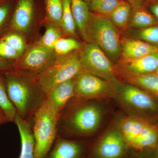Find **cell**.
<instances>
[{
    "label": "cell",
    "instance_id": "6da1fadb",
    "mask_svg": "<svg viewBox=\"0 0 158 158\" xmlns=\"http://www.w3.org/2000/svg\"><path fill=\"white\" fill-rule=\"evenodd\" d=\"M105 112L94 100L69 101L59 115L57 136L70 139H87L98 131Z\"/></svg>",
    "mask_w": 158,
    "mask_h": 158
},
{
    "label": "cell",
    "instance_id": "7a4b0ae2",
    "mask_svg": "<svg viewBox=\"0 0 158 158\" xmlns=\"http://www.w3.org/2000/svg\"><path fill=\"white\" fill-rule=\"evenodd\" d=\"M4 77L8 96L18 114L24 120L33 119L46 98L36 75L20 71L7 73Z\"/></svg>",
    "mask_w": 158,
    "mask_h": 158
},
{
    "label": "cell",
    "instance_id": "3957f363",
    "mask_svg": "<svg viewBox=\"0 0 158 158\" xmlns=\"http://www.w3.org/2000/svg\"><path fill=\"white\" fill-rule=\"evenodd\" d=\"M59 116L46 98L33 118L34 158H44L56 138Z\"/></svg>",
    "mask_w": 158,
    "mask_h": 158
},
{
    "label": "cell",
    "instance_id": "277c9868",
    "mask_svg": "<svg viewBox=\"0 0 158 158\" xmlns=\"http://www.w3.org/2000/svg\"><path fill=\"white\" fill-rule=\"evenodd\" d=\"M87 36L88 42L96 44L112 58L121 54L119 32L109 17L90 12Z\"/></svg>",
    "mask_w": 158,
    "mask_h": 158
},
{
    "label": "cell",
    "instance_id": "5b68a950",
    "mask_svg": "<svg viewBox=\"0 0 158 158\" xmlns=\"http://www.w3.org/2000/svg\"><path fill=\"white\" fill-rule=\"evenodd\" d=\"M81 71L79 53L76 51L60 56L47 68L35 75L47 95L57 85L73 79Z\"/></svg>",
    "mask_w": 158,
    "mask_h": 158
},
{
    "label": "cell",
    "instance_id": "8992f818",
    "mask_svg": "<svg viewBox=\"0 0 158 158\" xmlns=\"http://www.w3.org/2000/svg\"><path fill=\"white\" fill-rule=\"evenodd\" d=\"M74 98L81 100L115 98L117 81H112L81 71L73 78Z\"/></svg>",
    "mask_w": 158,
    "mask_h": 158
},
{
    "label": "cell",
    "instance_id": "52a82bcc",
    "mask_svg": "<svg viewBox=\"0 0 158 158\" xmlns=\"http://www.w3.org/2000/svg\"><path fill=\"white\" fill-rule=\"evenodd\" d=\"M79 59L81 71L108 81H117L112 62L96 44L88 42L82 47Z\"/></svg>",
    "mask_w": 158,
    "mask_h": 158
},
{
    "label": "cell",
    "instance_id": "ba28073f",
    "mask_svg": "<svg viewBox=\"0 0 158 158\" xmlns=\"http://www.w3.org/2000/svg\"><path fill=\"white\" fill-rule=\"evenodd\" d=\"M131 151L118 127L110 128L91 142L86 158H130Z\"/></svg>",
    "mask_w": 158,
    "mask_h": 158
},
{
    "label": "cell",
    "instance_id": "9c48e42d",
    "mask_svg": "<svg viewBox=\"0 0 158 158\" xmlns=\"http://www.w3.org/2000/svg\"><path fill=\"white\" fill-rule=\"evenodd\" d=\"M115 99L131 116L138 118L140 113L154 111L158 107L155 101L147 92L130 84L118 83Z\"/></svg>",
    "mask_w": 158,
    "mask_h": 158
},
{
    "label": "cell",
    "instance_id": "30bf717a",
    "mask_svg": "<svg viewBox=\"0 0 158 158\" xmlns=\"http://www.w3.org/2000/svg\"><path fill=\"white\" fill-rule=\"evenodd\" d=\"M91 142L88 139H70L57 136L44 158H86Z\"/></svg>",
    "mask_w": 158,
    "mask_h": 158
},
{
    "label": "cell",
    "instance_id": "8fae6325",
    "mask_svg": "<svg viewBox=\"0 0 158 158\" xmlns=\"http://www.w3.org/2000/svg\"><path fill=\"white\" fill-rule=\"evenodd\" d=\"M55 53L53 49L40 44L31 48L26 54L19 63V68L21 71L37 74L53 62Z\"/></svg>",
    "mask_w": 158,
    "mask_h": 158
},
{
    "label": "cell",
    "instance_id": "7c38bea8",
    "mask_svg": "<svg viewBox=\"0 0 158 158\" xmlns=\"http://www.w3.org/2000/svg\"><path fill=\"white\" fill-rule=\"evenodd\" d=\"M36 13L35 0H16L11 21L13 27L22 33H28Z\"/></svg>",
    "mask_w": 158,
    "mask_h": 158
},
{
    "label": "cell",
    "instance_id": "4fadbf2b",
    "mask_svg": "<svg viewBox=\"0 0 158 158\" xmlns=\"http://www.w3.org/2000/svg\"><path fill=\"white\" fill-rule=\"evenodd\" d=\"M74 95V84L73 79L57 85L47 94L46 98L59 116Z\"/></svg>",
    "mask_w": 158,
    "mask_h": 158
},
{
    "label": "cell",
    "instance_id": "5bb4252c",
    "mask_svg": "<svg viewBox=\"0 0 158 158\" xmlns=\"http://www.w3.org/2000/svg\"><path fill=\"white\" fill-rule=\"evenodd\" d=\"M14 122L18 128L21 142L19 158H34L35 141L33 133V119L24 120L17 113Z\"/></svg>",
    "mask_w": 158,
    "mask_h": 158
},
{
    "label": "cell",
    "instance_id": "9a60e30c",
    "mask_svg": "<svg viewBox=\"0 0 158 158\" xmlns=\"http://www.w3.org/2000/svg\"><path fill=\"white\" fill-rule=\"evenodd\" d=\"M121 43L122 61L139 59L158 52V47L141 40L125 39Z\"/></svg>",
    "mask_w": 158,
    "mask_h": 158
},
{
    "label": "cell",
    "instance_id": "2e32d148",
    "mask_svg": "<svg viewBox=\"0 0 158 158\" xmlns=\"http://www.w3.org/2000/svg\"><path fill=\"white\" fill-rule=\"evenodd\" d=\"M121 64L123 71L129 73L138 75L152 73L158 67V52L139 59L122 61Z\"/></svg>",
    "mask_w": 158,
    "mask_h": 158
},
{
    "label": "cell",
    "instance_id": "e0dca14e",
    "mask_svg": "<svg viewBox=\"0 0 158 158\" xmlns=\"http://www.w3.org/2000/svg\"><path fill=\"white\" fill-rule=\"evenodd\" d=\"M147 124L142 118L132 116L122 119L119 124V129L129 147Z\"/></svg>",
    "mask_w": 158,
    "mask_h": 158
},
{
    "label": "cell",
    "instance_id": "ac0fdd59",
    "mask_svg": "<svg viewBox=\"0 0 158 158\" xmlns=\"http://www.w3.org/2000/svg\"><path fill=\"white\" fill-rule=\"evenodd\" d=\"M71 8L76 24L82 37L87 40V31L90 11L84 0H70Z\"/></svg>",
    "mask_w": 158,
    "mask_h": 158
},
{
    "label": "cell",
    "instance_id": "d6986e66",
    "mask_svg": "<svg viewBox=\"0 0 158 158\" xmlns=\"http://www.w3.org/2000/svg\"><path fill=\"white\" fill-rule=\"evenodd\" d=\"M122 74L128 84L143 88L158 96V76L156 74L138 75L124 71Z\"/></svg>",
    "mask_w": 158,
    "mask_h": 158
},
{
    "label": "cell",
    "instance_id": "ffe728a7",
    "mask_svg": "<svg viewBox=\"0 0 158 158\" xmlns=\"http://www.w3.org/2000/svg\"><path fill=\"white\" fill-rule=\"evenodd\" d=\"M158 140L157 131L153 127L147 123L140 135L131 144L130 148L134 150L144 151L154 147Z\"/></svg>",
    "mask_w": 158,
    "mask_h": 158
},
{
    "label": "cell",
    "instance_id": "44dd1931",
    "mask_svg": "<svg viewBox=\"0 0 158 158\" xmlns=\"http://www.w3.org/2000/svg\"><path fill=\"white\" fill-rule=\"evenodd\" d=\"M129 25L136 28H145L158 25V20L142 6L132 9Z\"/></svg>",
    "mask_w": 158,
    "mask_h": 158
},
{
    "label": "cell",
    "instance_id": "7402d4cb",
    "mask_svg": "<svg viewBox=\"0 0 158 158\" xmlns=\"http://www.w3.org/2000/svg\"><path fill=\"white\" fill-rule=\"evenodd\" d=\"M132 9L131 6L127 2L121 0L109 15V18L118 28H126L129 25Z\"/></svg>",
    "mask_w": 158,
    "mask_h": 158
},
{
    "label": "cell",
    "instance_id": "603a6c76",
    "mask_svg": "<svg viewBox=\"0 0 158 158\" xmlns=\"http://www.w3.org/2000/svg\"><path fill=\"white\" fill-rule=\"evenodd\" d=\"M47 15L51 23L62 28V0H44Z\"/></svg>",
    "mask_w": 158,
    "mask_h": 158
},
{
    "label": "cell",
    "instance_id": "cb8c5ba5",
    "mask_svg": "<svg viewBox=\"0 0 158 158\" xmlns=\"http://www.w3.org/2000/svg\"><path fill=\"white\" fill-rule=\"evenodd\" d=\"M0 109L4 112L9 122H14L17 112L10 101L6 84L0 78Z\"/></svg>",
    "mask_w": 158,
    "mask_h": 158
},
{
    "label": "cell",
    "instance_id": "d4e9b609",
    "mask_svg": "<svg viewBox=\"0 0 158 158\" xmlns=\"http://www.w3.org/2000/svg\"><path fill=\"white\" fill-rule=\"evenodd\" d=\"M81 44L76 40L71 38H60L57 41L53 50L59 56H65L82 48Z\"/></svg>",
    "mask_w": 158,
    "mask_h": 158
},
{
    "label": "cell",
    "instance_id": "484cf974",
    "mask_svg": "<svg viewBox=\"0 0 158 158\" xmlns=\"http://www.w3.org/2000/svg\"><path fill=\"white\" fill-rule=\"evenodd\" d=\"M121 0H92L89 4L90 10L96 13L109 17Z\"/></svg>",
    "mask_w": 158,
    "mask_h": 158
},
{
    "label": "cell",
    "instance_id": "4316f807",
    "mask_svg": "<svg viewBox=\"0 0 158 158\" xmlns=\"http://www.w3.org/2000/svg\"><path fill=\"white\" fill-rule=\"evenodd\" d=\"M63 13L62 17V28L66 34L75 35L76 24L71 8L70 0H62Z\"/></svg>",
    "mask_w": 158,
    "mask_h": 158
},
{
    "label": "cell",
    "instance_id": "83f0119b",
    "mask_svg": "<svg viewBox=\"0 0 158 158\" xmlns=\"http://www.w3.org/2000/svg\"><path fill=\"white\" fill-rule=\"evenodd\" d=\"M59 29L53 24L48 26L41 38L40 44L53 49L56 43L61 38V32Z\"/></svg>",
    "mask_w": 158,
    "mask_h": 158
},
{
    "label": "cell",
    "instance_id": "f1b7e54d",
    "mask_svg": "<svg viewBox=\"0 0 158 158\" xmlns=\"http://www.w3.org/2000/svg\"><path fill=\"white\" fill-rule=\"evenodd\" d=\"M136 35L141 40L158 47V25L139 29Z\"/></svg>",
    "mask_w": 158,
    "mask_h": 158
},
{
    "label": "cell",
    "instance_id": "f546056e",
    "mask_svg": "<svg viewBox=\"0 0 158 158\" xmlns=\"http://www.w3.org/2000/svg\"><path fill=\"white\" fill-rule=\"evenodd\" d=\"M4 40L13 47L20 55L23 53L25 50V42L20 35L17 34H10L5 37Z\"/></svg>",
    "mask_w": 158,
    "mask_h": 158
},
{
    "label": "cell",
    "instance_id": "4dcf8cb0",
    "mask_svg": "<svg viewBox=\"0 0 158 158\" xmlns=\"http://www.w3.org/2000/svg\"><path fill=\"white\" fill-rule=\"evenodd\" d=\"M20 55L13 47L4 40L0 41V56L15 59Z\"/></svg>",
    "mask_w": 158,
    "mask_h": 158
},
{
    "label": "cell",
    "instance_id": "1f68e13d",
    "mask_svg": "<svg viewBox=\"0 0 158 158\" xmlns=\"http://www.w3.org/2000/svg\"><path fill=\"white\" fill-rule=\"evenodd\" d=\"M13 2L14 0H0V26L11 12Z\"/></svg>",
    "mask_w": 158,
    "mask_h": 158
},
{
    "label": "cell",
    "instance_id": "d6a6232c",
    "mask_svg": "<svg viewBox=\"0 0 158 158\" xmlns=\"http://www.w3.org/2000/svg\"><path fill=\"white\" fill-rule=\"evenodd\" d=\"M131 6L132 9L142 7L147 0H125Z\"/></svg>",
    "mask_w": 158,
    "mask_h": 158
},
{
    "label": "cell",
    "instance_id": "836d02e7",
    "mask_svg": "<svg viewBox=\"0 0 158 158\" xmlns=\"http://www.w3.org/2000/svg\"><path fill=\"white\" fill-rule=\"evenodd\" d=\"M150 9L154 16L158 20V2L152 4L150 7Z\"/></svg>",
    "mask_w": 158,
    "mask_h": 158
},
{
    "label": "cell",
    "instance_id": "e575fe53",
    "mask_svg": "<svg viewBox=\"0 0 158 158\" xmlns=\"http://www.w3.org/2000/svg\"><path fill=\"white\" fill-rule=\"evenodd\" d=\"M7 122H9L8 118L6 117L4 112L0 109V125L6 123Z\"/></svg>",
    "mask_w": 158,
    "mask_h": 158
},
{
    "label": "cell",
    "instance_id": "d590c367",
    "mask_svg": "<svg viewBox=\"0 0 158 158\" xmlns=\"http://www.w3.org/2000/svg\"><path fill=\"white\" fill-rule=\"evenodd\" d=\"M130 158H141L140 156L134 150L131 149V154H130ZM152 158H158V157H153Z\"/></svg>",
    "mask_w": 158,
    "mask_h": 158
},
{
    "label": "cell",
    "instance_id": "8d00e7d4",
    "mask_svg": "<svg viewBox=\"0 0 158 158\" xmlns=\"http://www.w3.org/2000/svg\"><path fill=\"white\" fill-rule=\"evenodd\" d=\"M8 63L3 60L0 59V69L8 67Z\"/></svg>",
    "mask_w": 158,
    "mask_h": 158
},
{
    "label": "cell",
    "instance_id": "74e56055",
    "mask_svg": "<svg viewBox=\"0 0 158 158\" xmlns=\"http://www.w3.org/2000/svg\"><path fill=\"white\" fill-rule=\"evenodd\" d=\"M85 2H86L87 3H90L92 0H84Z\"/></svg>",
    "mask_w": 158,
    "mask_h": 158
},
{
    "label": "cell",
    "instance_id": "f35d334b",
    "mask_svg": "<svg viewBox=\"0 0 158 158\" xmlns=\"http://www.w3.org/2000/svg\"><path fill=\"white\" fill-rule=\"evenodd\" d=\"M156 74L158 76V68L156 70Z\"/></svg>",
    "mask_w": 158,
    "mask_h": 158
}]
</instances>
